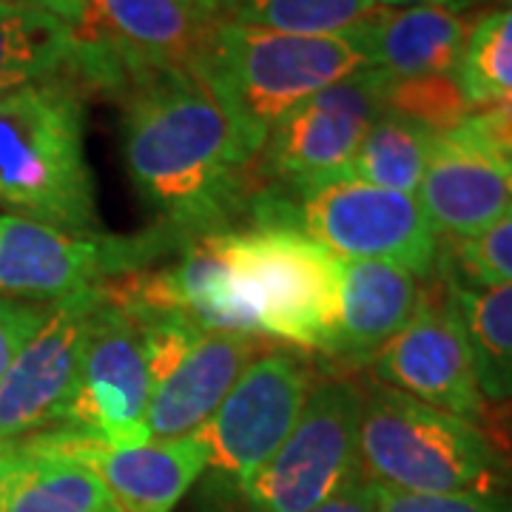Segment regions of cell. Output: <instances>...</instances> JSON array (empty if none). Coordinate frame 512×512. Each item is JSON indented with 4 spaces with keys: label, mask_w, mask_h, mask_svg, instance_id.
<instances>
[{
    "label": "cell",
    "mask_w": 512,
    "mask_h": 512,
    "mask_svg": "<svg viewBox=\"0 0 512 512\" xmlns=\"http://www.w3.org/2000/svg\"><path fill=\"white\" fill-rule=\"evenodd\" d=\"M123 160L165 234L228 231L248 200L254 157L200 74H140L123 94Z\"/></svg>",
    "instance_id": "6da1fadb"
},
{
    "label": "cell",
    "mask_w": 512,
    "mask_h": 512,
    "mask_svg": "<svg viewBox=\"0 0 512 512\" xmlns=\"http://www.w3.org/2000/svg\"><path fill=\"white\" fill-rule=\"evenodd\" d=\"M0 202L60 231L94 234L86 109L66 72L0 97Z\"/></svg>",
    "instance_id": "7a4b0ae2"
},
{
    "label": "cell",
    "mask_w": 512,
    "mask_h": 512,
    "mask_svg": "<svg viewBox=\"0 0 512 512\" xmlns=\"http://www.w3.org/2000/svg\"><path fill=\"white\" fill-rule=\"evenodd\" d=\"M365 69L350 35H288L220 20L197 74L256 160L288 111Z\"/></svg>",
    "instance_id": "3957f363"
},
{
    "label": "cell",
    "mask_w": 512,
    "mask_h": 512,
    "mask_svg": "<svg viewBox=\"0 0 512 512\" xmlns=\"http://www.w3.org/2000/svg\"><path fill=\"white\" fill-rule=\"evenodd\" d=\"M362 476L396 493H507L510 464L476 421L393 387L365 390L359 427Z\"/></svg>",
    "instance_id": "277c9868"
},
{
    "label": "cell",
    "mask_w": 512,
    "mask_h": 512,
    "mask_svg": "<svg viewBox=\"0 0 512 512\" xmlns=\"http://www.w3.org/2000/svg\"><path fill=\"white\" fill-rule=\"evenodd\" d=\"M259 225H291L336 259L393 262L433 276L441 262L439 234L413 194L336 177L296 188L293 200H256Z\"/></svg>",
    "instance_id": "5b68a950"
},
{
    "label": "cell",
    "mask_w": 512,
    "mask_h": 512,
    "mask_svg": "<svg viewBox=\"0 0 512 512\" xmlns=\"http://www.w3.org/2000/svg\"><path fill=\"white\" fill-rule=\"evenodd\" d=\"M234 259L259 333L328 353L339 325L342 259L291 225L234 231Z\"/></svg>",
    "instance_id": "8992f818"
},
{
    "label": "cell",
    "mask_w": 512,
    "mask_h": 512,
    "mask_svg": "<svg viewBox=\"0 0 512 512\" xmlns=\"http://www.w3.org/2000/svg\"><path fill=\"white\" fill-rule=\"evenodd\" d=\"M83 9L74 72L120 97L140 74L200 72L220 26L188 0H83Z\"/></svg>",
    "instance_id": "52a82bcc"
},
{
    "label": "cell",
    "mask_w": 512,
    "mask_h": 512,
    "mask_svg": "<svg viewBox=\"0 0 512 512\" xmlns=\"http://www.w3.org/2000/svg\"><path fill=\"white\" fill-rule=\"evenodd\" d=\"M128 313L140 328L146 350L151 382L148 436L151 441H171L200 433L242 370L259 359L262 339L205 330L177 313Z\"/></svg>",
    "instance_id": "ba28073f"
},
{
    "label": "cell",
    "mask_w": 512,
    "mask_h": 512,
    "mask_svg": "<svg viewBox=\"0 0 512 512\" xmlns=\"http://www.w3.org/2000/svg\"><path fill=\"white\" fill-rule=\"evenodd\" d=\"M365 390L350 379L313 382L285 444L239 490L251 512H311L362 476Z\"/></svg>",
    "instance_id": "9c48e42d"
},
{
    "label": "cell",
    "mask_w": 512,
    "mask_h": 512,
    "mask_svg": "<svg viewBox=\"0 0 512 512\" xmlns=\"http://www.w3.org/2000/svg\"><path fill=\"white\" fill-rule=\"evenodd\" d=\"M148 382L143 336L131 313L106 293L92 313L80 379L60 427L97 441L103 447H140L148 444Z\"/></svg>",
    "instance_id": "30bf717a"
},
{
    "label": "cell",
    "mask_w": 512,
    "mask_h": 512,
    "mask_svg": "<svg viewBox=\"0 0 512 512\" xmlns=\"http://www.w3.org/2000/svg\"><path fill=\"white\" fill-rule=\"evenodd\" d=\"M311 387V370L293 353L254 359L197 433L208 467L242 487L291 436Z\"/></svg>",
    "instance_id": "8fae6325"
},
{
    "label": "cell",
    "mask_w": 512,
    "mask_h": 512,
    "mask_svg": "<svg viewBox=\"0 0 512 512\" xmlns=\"http://www.w3.org/2000/svg\"><path fill=\"white\" fill-rule=\"evenodd\" d=\"M384 114V74L365 69L288 111L256 154L274 183L305 188L348 171L370 126Z\"/></svg>",
    "instance_id": "7c38bea8"
},
{
    "label": "cell",
    "mask_w": 512,
    "mask_h": 512,
    "mask_svg": "<svg viewBox=\"0 0 512 512\" xmlns=\"http://www.w3.org/2000/svg\"><path fill=\"white\" fill-rule=\"evenodd\" d=\"M103 282L52 302V311L0 379V441L29 439L60 424L80 379L89 322Z\"/></svg>",
    "instance_id": "4fadbf2b"
},
{
    "label": "cell",
    "mask_w": 512,
    "mask_h": 512,
    "mask_svg": "<svg viewBox=\"0 0 512 512\" xmlns=\"http://www.w3.org/2000/svg\"><path fill=\"white\" fill-rule=\"evenodd\" d=\"M148 256L146 245L80 237L55 225L0 211V296L60 302L123 274Z\"/></svg>",
    "instance_id": "5bb4252c"
},
{
    "label": "cell",
    "mask_w": 512,
    "mask_h": 512,
    "mask_svg": "<svg viewBox=\"0 0 512 512\" xmlns=\"http://www.w3.org/2000/svg\"><path fill=\"white\" fill-rule=\"evenodd\" d=\"M370 365L384 387L404 396L476 424L484 416L473 350L447 291L441 296L424 291L416 316Z\"/></svg>",
    "instance_id": "9a60e30c"
},
{
    "label": "cell",
    "mask_w": 512,
    "mask_h": 512,
    "mask_svg": "<svg viewBox=\"0 0 512 512\" xmlns=\"http://www.w3.org/2000/svg\"><path fill=\"white\" fill-rule=\"evenodd\" d=\"M512 165L461 128L436 137L416 200L439 237L470 239L512 208Z\"/></svg>",
    "instance_id": "2e32d148"
},
{
    "label": "cell",
    "mask_w": 512,
    "mask_h": 512,
    "mask_svg": "<svg viewBox=\"0 0 512 512\" xmlns=\"http://www.w3.org/2000/svg\"><path fill=\"white\" fill-rule=\"evenodd\" d=\"M57 433L66 450L83 458L100 476L123 512H174L188 487H194L208 467V453L197 433L123 450L103 447L69 427H57Z\"/></svg>",
    "instance_id": "e0dca14e"
},
{
    "label": "cell",
    "mask_w": 512,
    "mask_h": 512,
    "mask_svg": "<svg viewBox=\"0 0 512 512\" xmlns=\"http://www.w3.org/2000/svg\"><path fill=\"white\" fill-rule=\"evenodd\" d=\"M470 32L467 18L439 3L382 9L376 6L348 35L365 55L367 69L387 80L456 74Z\"/></svg>",
    "instance_id": "ac0fdd59"
},
{
    "label": "cell",
    "mask_w": 512,
    "mask_h": 512,
    "mask_svg": "<svg viewBox=\"0 0 512 512\" xmlns=\"http://www.w3.org/2000/svg\"><path fill=\"white\" fill-rule=\"evenodd\" d=\"M424 299L419 276L393 262L342 259L339 325L330 356L350 365H370L416 316Z\"/></svg>",
    "instance_id": "d6986e66"
},
{
    "label": "cell",
    "mask_w": 512,
    "mask_h": 512,
    "mask_svg": "<svg viewBox=\"0 0 512 512\" xmlns=\"http://www.w3.org/2000/svg\"><path fill=\"white\" fill-rule=\"evenodd\" d=\"M29 456L0 493V512H103L114 504L92 467L55 430L26 439Z\"/></svg>",
    "instance_id": "ffe728a7"
},
{
    "label": "cell",
    "mask_w": 512,
    "mask_h": 512,
    "mask_svg": "<svg viewBox=\"0 0 512 512\" xmlns=\"http://www.w3.org/2000/svg\"><path fill=\"white\" fill-rule=\"evenodd\" d=\"M447 299L473 350L484 402H512V285H473L444 276Z\"/></svg>",
    "instance_id": "44dd1931"
},
{
    "label": "cell",
    "mask_w": 512,
    "mask_h": 512,
    "mask_svg": "<svg viewBox=\"0 0 512 512\" xmlns=\"http://www.w3.org/2000/svg\"><path fill=\"white\" fill-rule=\"evenodd\" d=\"M74 26L12 0H0V97L69 69Z\"/></svg>",
    "instance_id": "7402d4cb"
},
{
    "label": "cell",
    "mask_w": 512,
    "mask_h": 512,
    "mask_svg": "<svg viewBox=\"0 0 512 512\" xmlns=\"http://www.w3.org/2000/svg\"><path fill=\"white\" fill-rule=\"evenodd\" d=\"M436 137L439 134L427 126L399 117L393 111H384L370 126L342 177L416 197Z\"/></svg>",
    "instance_id": "603a6c76"
},
{
    "label": "cell",
    "mask_w": 512,
    "mask_h": 512,
    "mask_svg": "<svg viewBox=\"0 0 512 512\" xmlns=\"http://www.w3.org/2000/svg\"><path fill=\"white\" fill-rule=\"evenodd\" d=\"M373 9V0H231L222 20L288 35H348Z\"/></svg>",
    "instance_id": "cb8c5ba5"
},
{
    "label": "cell",
    "mask_w": 512,
    "mask_h": 512,
    "mask_svg": "<svg viewBox=\"0 0 512 512\" xmlns=\"http://www.w3.org/2000/svg\"><path fill=\"white\" fill-rule=\"evenodd\" d=\"M456 80L473 109L512 97V6L493 9L470 26Z\"/></svg>",
    "instance_id": "d4e9b609"
},
{
    "label": "cell",
    "mask_w": 512,
    "mask_h": 512,
    "mask_svg": "<svg viewBox=\"0 0 512 512\" xmlns=\"http://www.w3.org/2000/svg\"><path fill=\"white\" fill-rule=\"evenodd\" d=\"M384 111H393L436 134L456 128L473 106L458 89L456 74H427L410 80L384 77Z\"/></svg>",
    "instance_id": "484cf974"
},
{
    "label": "cell",
    "mask_w": 512,
    "mask_h": 512,
    "mask_svg": "<svg viewBox=\"0 0 512 512\" xmlns=\"http://www.w3.org/2000/svg\"><path fill=\"white\" fill-rule=\"evenodd\" d=\"M447 276L473 285H512V208L470 239H450Z\"/></svg>",
    "instance_id": "4316f807"
},
{
    "label": "cell",
    "mask_w": 512,
    "mask_h": 512,
    "mask_svg": "<svg viewBox=\"0 0 512 512\" xmlns=\"http://www.w3.org/2000/svg\"><path fill=\"white\" fill-rule=\"evenodd\" d=\"M379 490V512H512L510 493L416 495Z\"/></svg>",
    "instance_id": "83f0119b"
},
{
    "label": "cell",
    "mask_w": 512,
    "mask_h": 512,
    "mask_svg": "<svg viewBox=\"0 0 512 512\" xmlns=\"http://www.w3.org/2000/svg\"><path fill=\"white\" fill-rule=\"evenodd\" d=\"M52 311V302H29V299H3L0 296V379L26 348V342L35 336L46 316Z\"/></svg>",
    "instance_id": "f1b7e54d"
},
{
    "label": "cell",
    "mask_w": 512,
    "mask_h": 512,
    "mask_svg": "<svg viewBox=\"0 0 512 512\" xmlns=\"http://www.w3.org/2000/svg\"><path fill=\"white\" fill-rule=\"evenodd\" d=\"M458 128L512 165V97L478 106L458 123Z\"/></svg>",
    "instance_id": "f546056e"
},
{
    "label": "cell",
    "mask_w": 512,
    "mask_h": 512,
    "mask_svg": "<svg viewBox=\"0 0 512 512\" xmlns=\"http://www.w3.org/2000/svg\"><path fill=\"white\" fill-rule=\"evenodd\" d=\"M311 512H379V490L367 478H359L356 484L345 487Z\"/></svg>",
    "instance_id": "4dcf8cb0"
},
{
    "label": "cell",
    "mask_w": 512,
    "mask_h": 512,
    "mask_svg": "<svg viewBox=\"0 0 512 512\" xmlns=\"http://www.w3.org/2000/svg\"><path fill=\"white\" fill-rule=\"evenodd\" d=\"M29 456V444L26 439L18 441H0V493L9 484V478L23 467V461Z\"/></svg>",
    "instance_id": "1f68e13d"
},
{
    "label": "cell",
    "mask_w": 512,
    "mask_h": 512,
    "mask_svg": "<svg viewBox=\"0 0 512 512\" xmlns=\"http://www.w3.org/2000/svg\"><path fill=\"white\" fill-rule=\"evenodd\" d=\"M12 3H23V6H35L43 12H52L55 18L66 20L69 26H80L83 23V0H12Z\"/></svg>",
    "instance_id": "d6a6232c"
},
{
    "label": "cell",
    "mask_w": 512,
    "mask_h": 512,
    "mask_svg": "<svg viewBox=\"0 0 512 512\" xmlns=\"http://www.w3.org/2000/svg\"><path fill=\"white\" fill-rule=\"evenodd\" d=\"M382 9H402V6H427V3H439V6H450V9H464L470 6V0H373Z\"/></svg>",
    "instance_id": "836d02e7"
},
{
    "label": "cell",
    "mask_w": 512,
    "mask_h": 512,
    "mask_svg": "<svg viewBox=\"0 0 512 512\" xmlns=\"http://www.w3.org/2000/svg\"><path fill=\"white\" fill-rule=\"evenodd\" d=\"M194 9H200L202 15H208V18L222 20L225 18V12H228V3L231 0H188Z\"/></svg>",
    "instance_id": "e575fe53"
},
{
    "label": "cell",
    "mask_w": 512,
    "mask_h": 512,
    "mask_svg": "<svg viewBox=\"0 0 512 512\" xmlns=\"http://www.w3.org/2000/svg\"><path fill=\"white\" fill-rule=\"evenodd\" d=\"M470 3H476V0H470ZM487 3H498V9H507V6H512V0H487Z\"/></svg>",
    "instance_id": "d590c367"
},
{
    "label": "cell",
    "mask_w": 512,
    "mask_h": 512,
    "mask_svg": "<svg viewBox=\"0 0 512 512\" xmlns=\"http://www.w3.org/2000/svg\"><path fill=\"white\" fill-rule=\"evenodd\" d=\"M103 512H123V510H120V507H117V504H111L109 510H103Z\"/></svg>",
    "instance_id": "8d00e7d4"
},
{
    "label": "cell",
    "mask_w": 512,
    "mask_h": 512,
    "mask_svg": "<svg viewBox=\"0 0 512 512\" xmlns=\"http://www.w3.org/2000/svg\"><path fill=\"white\" fill-rule=\"evenodd\" d=\"M510 197H512V174H510Z\"/></svg>",
    "instance_id": "74e56055"
},
{
    "label": "cell",
    "mask_w": 512,
    "mask_h": 512,
    "mask_svg": "<svg viewBox=\"0 0 512 512\" xmlns=\"http://www.w3.org/2000/svg\"><path fill=\"white\" fill-rule=\"evenodd\" d=\"M510 450H512V427H510Z\"/></svg>",
    "instance_id": "f35d334b"
}]
</instances>
